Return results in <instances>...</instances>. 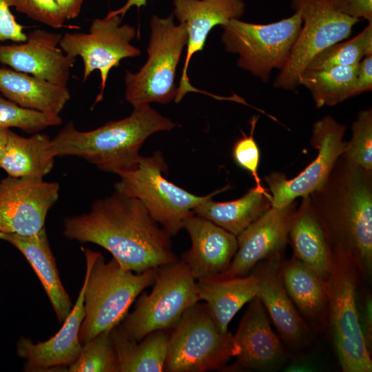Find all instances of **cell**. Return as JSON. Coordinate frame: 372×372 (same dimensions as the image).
<instances>
[{
    "label": "cell",
    "mask_w": 372,
    "mask_h": 372,
    "mask_svg": "<svg viewBox=\"0 0 372 372\" xmlns=\"http://www.w3.org/2000/svg\"><path fill=\"white\" fill-rule=\"evenodd\" d=\"M159 225L138 199L114 191L88 212L65 218L63 233L104 248L123 268L139 273L179 260L172 236Z\"/></svg>",
    "instance_id": "obj_1"
},
{
    "label": "cell",
    "mask_w": 372,
    "mask_h": 372,
    "mask_svg": "<svg viewBox=\"0 0 372 372\" xmlns=\"http://www.w3.org/2000/svg\"><path fill=\"white\" fill-rule=\"evenodd\" d=\"M281 276L287 293L306 322L313 331L323 332L328 318L327 281L294 256L283 260Z\"/></svg>",
    "instance_id": "obj_23"
},
{
    "label": "cell",
    "mask_w": 372,
    "mask_h": 372,
    "mask_svg": "<svg viewBox=\"0 0 372 372\" xmlns=\"http://www.w3.org/2000/svg\"><path fill=\"white\" fill-rule=\"evenodd\" d=\"M292 10L298 12L302 25L285 66L280 70L273 86L294 90L311 59L330 45L347 39L360 19L338 11L332 0H290Z\"/></svg>",
    "instance_id": "obj_11"
},
{
    "label": "cell",
    "mask_w": 372,
    "mask_h": 372,
    "mask_svg": "<svg viewBox=\"0 0 372 372\" xmlns=\"http://www.w3.org/2000/svg\"><path fill=\"white\" fill-rule=\"evenodd\" d=\"M340 12L358 19L372 22V0H332Z\"/></svg>",
    "instance_id": "obj_38"
},
{
    "label": "cell",
    "mask_w": 372,
    "mask_h": 372,
    "mask_svg": "<svg viewBox=\"0 0 372 372\" xmlns=\"http://www.w3.org/2000/svg\"><path fill=\"white\" fill-rule=\"evenodd\" d=\"M9 7L53 28L68 27L56 0H6Z\"/></svg>",
    "instance_id": "obj_35"
},
{
    "label": "cell",
    "mask_w": 372,
    "mask_h": 372,
    "mask_svg": "<svg viewBox=\"0 0 372 372\" xmlns=\"http://www.w3.org/2000/svg\"><path fill=\"white\" fill-rule=\"evenodd\" d=\"M316 369L315 365L305 358H293L291 362L285 366L284 371L311 372Z\"/></svg>",
    "instance_id": "obj_42"
},
{
    "label": "cell",
    "mask_w": 372,
    "mask_h": 372,
    "mask_svg": "<svg viewBox=\"0 0 372 372\" xmlns=\"http://www.w3.org/2000/svg\"><path fill=\"white\" fill-rule=\"evenodd\" d=\"M110 331H103L83 344L77 359L68 366L69 372H118L116 353Z\"/></svg>",
    "instance_id": "obj_32"
},
{
    "label": "cell",
    "mask_w": 372,
    "mask_h": 372,
    "mask_svg": "<svg viewBox=\"0 0 372 372\" xmlns=\"http://www.w3.org/2000/svg\"><path fill=\"white\" fill-rule=\"evenodd\" d=\"M196 289L219 331L226 333L238 311L257 296L259 280L253 272L242 277L211 276L196 280Z\"/></svg>",
    "instance_id": "obj_24"
},
{
    "label": "cell",
    "mask_w": 372,
    "mask_h": 372,
    "mask_svg": "<svg viewBox=\"0 0 372 372\" xmlns=\"http://www.w3.org/2000/svg\"><path fill=\"white\" fill-rule=\"evenodd\" d=\"M0 92L21 107L54 116H60L71 97L67 86L5 67L0 68Z\"/></svg>",
    "instance_id": "obj_25"
},
{
    "label": "cell",
    "mask_w": 372,
    "mask_h": 372,
    "mask_svg": "<svg viewBox=\"0 0 372 372\" xmlns=\"http://www.w3.org/2000/svg\"><path fill=\"white\" fill-rule=\"evenodd\" d=\"M0 240L11 244L25 258L42 285L58 321L63 322L73 305L60 279L45 227L28 236L0 232Z\"/></svg>",
    "instance_id": "obj_22"
},
{
    "label": "cell",
    "mask_w": 372,
    "mask_h": 372,
    "mask_svg": "<svg viewBox=\"0 0 372 372\" xmlns=\"http://www.w3.org/2000/svg\"><path fill=\"white\" fill-rule=\"evenodd\" d=\"M302 25L300 14L267 24L233 19L220 25L227 52L238 55L237 65L266 83L274 69L287 64Z\"/></svg>",
    "instance_id": "obj_10"
},
{
    "label": "cell",
    "mask_w": 372,
    "mask_h": 372,
    "mask_svg": "<svg viewBox=\"0 0 372 372\" xmlns=\"http://www.w3.org/2000/svg\"><path fill=\"white\" fill-rule=\"evenodd\" d=\"M283 260V254L273 256L258 263L251 272L258 278L257 296L280 338L289 348L301 349L311 344L313 334L285 287L281 276Z\"/></svg>",
    "instance_id": "obj_19"
},
{
    "label": "cell",
    "mask_w": 372,
    "mask_h": 372,
    "mask_svg": "<svg viewBox=\"0 0 372 372\" xmlns=\"http://www.w3.org/2000/svg\"><path fill=\"white\" fill-rule=\"evenodd\" d=\"M258 116H253L250 121V134L242 132V136L234 144L232 156L236 163L247 171L255 180V186L265 189L261 184V179L258 173L260 164V150L254 134Z\"/></svg>",
    "instance_id": "obj_36"
},
{
    "label": "cell",
    "mask_w": 372,
    "mask_h": 372,
    "mask_svg": "<svg viewBox=\"0 0 372 372\" xmlns=\"http://www.w3.org/2000/svg\"><path fill=\"white\" fill-rule=\"evenodd\" d=\"M62 34L36 29L19 44H0V64L52 83L67 86L76 59L60 47Z\"/></svg>",
    "instance_id": "obj_17"
},
{
    "label": "cell",
    "mask_w": 372,
    "mask_h": 372,
    "mask_svg": "<svg viewBox=\"0 0 372 372\" xmlns=\"http://www.w3.org/2000/svg\"><path fill=\"white\" fill-rule=\"evenodd\" d=\"M54 158L48 135L37 132L23 137L10 129L0 167L9 176L43 179L52 169Z\"/></svg>",
    "instance_id": "obj_27"
},
{
    "label": "cell",
    "mask_w": 372,
    "mask_h": 372,
    "mask_svg": "<svg viewBox=\"0 0 372 372\" xmlns=\"http://www.w3.org/2000/svg\"><path fill=\"white\" fill-rule=\"evenodd\" d=\"M157 330L136 341L128 338L118 324L110 332L115 349L118 372L165 371L170 333Z\"/></svg>",
    "instance_id": "obj_28"
},
{
    "label": "cell",
    "mask_w": 372,
    "mask_h": 372,
    "mask_svg": "<svg viewBox=\"0 0 372 372\" xmlns=\"http://www.w3.org/2000/svg\"><path fill=\"white\" fill-rule=\"evenodd\" d=\"M25 28L19 23L6 0H0V44L6 41L22 43L26 41Z\"/></svg>",
    "instance_id": "obj_37"
},
{
    "label": "cell",
    "mask_w": 372,
    "mask_h": 372,
    "mask_svg": "<svg viewBox=\"0 0 372 372\" xmlns=\"http://www.w3.org/2000/svg\"><path fill=\"white\" fill-rule=\"evenodd\" d=\"M296 209L295 200L281 208L271 207L252 222L237 236L238 248L228 268L214 276H245L260 262L283 254Z\"/></svg>",
    "instance_id": "obj_15"
},
{
    "label": "cell",
    "mask_w": 372,
    "mask_h": 372,
    "mask_svg": "<svg viewBox=\"0 0 372 372\" xmlns=\"http://www.w3.org/2000/svg\"><path fill=\"white\" fill-rule=\"evenodd\" d=\"M86 258L84 318L79 331L83 344L99 333L110 331L123 320L131 304L153 285L156 268L135 273L100 252L82 248Z\"/></svg>",
    "instance_id": "obj_4"
},
{
    "label": "cell",
    "mask_w": 372,
    "mask_h": 372,
    "mask_svg": "<svg viewBox=\"0 0 372 372\" xmlns=\"http://www.w3.org/2000/svg\"><path fill=\"white\" fill-rule=\"evenodd\" d=\"M371 54L372 22H368V25L355 37L334 43L318 53L305 70H323L356 65L364 57Z\"/></svg>",
    "instance_id": "obj_31"
},
{
    "label": "cell",
    "mask_w": 372,
    "mask_h": 372,
    "mask_svg": "<svg viewBox=\"0 0 372 372\" xmlns=\"http://www.w3.org/2000/svg\"><path fill=\"white\" fill-rule=\"evenodd\" d=\"M122 19L119 15L94 19L88 32H66L60 41V47L68 56L81 58L83 82L94 71H99L100 92L95 103L103 98L110 70L118 67L121 60L141 54V50L131 44L136 37V29L129 24H122Z\"/></svg>",
    "instance_id": "obj_12"
},
{
    "label": "cell",
    "mask_w": 372,
    "mask_h": 372,
    "mask_svg": "<svg viewBox=\"0 0 372 372\" xmlns=\"http://www.w3.org/2000/svg\"><path fill=\"white\" fill-rule=\"evenodd\" d=\"M357 65L305 70L299 84L310 92L317 108L333 106L353 96Z\"/></svg>",
    "instance_id": "obj_30"
},
{
    "label": "cell",
    "mask_w": 372,
    "mask_h": 372,
    "mask_svg": "<svg viewBox=\"0 0 372 372\" xmlns=\"http://www.w3.org/2000/svg\"><path fill=\"white\" fill-rule=\"evenodd\" d=\"M65 20L76 19L81 13L83 0H56Z\"/></svg>",
    "instance_id": "obj_41"
},
{
    "label": "cell",
    "mask_w": 372,
    "mask_h": 372,
    "mask_svg": "<svg viewBox=\"0 0 372 372\" xmlns=\"http://www.w3.org/2000/svg\"><path fill=\"white\" fill-rule=\"evenodd\" d=\"M331 267L327 281V327L344 372H371L372 360L360 324L358 296L359 269L349 255L331 249Z\"/></svg>",
    "instance_id": "obj_5"
},
{
    "label": "cell",
    "mask_w": 372,
    "mask_h": 372,
    "mask_svg": "<svg viewBox=\"0 0 372 372\" xmlns=\"http://www.w3.org/2000/svg\"><path fill=\"white\" fill-rule=\"evenodd\" d=\"M345 132L346 127L331 116L314 123L311 144L318 151L316 158L291 179L278 172L265 176L271 192V207H283L322 187L344 152L347 144L343 140Z\"/></svg>",
    "instance_id": "obj_13"
},
{
    "label": "cell",
    "mask_w": 372,
    "mask_h": 372,
    "mask_svg": "<svg viewBox=\"0 0 372 372\" xmlns=\"http://www.w3.org/2000/svg\"><path fill=\"white\" fill-rule=\"evenodd\" d=\"M172 330L165 371L222 370L238 354L234 335L219 331L205 304L187 309Z\"/></svg>",
    "instance_id": "obj_9"
},
{
    "label": "cell",
    "mask_w": 372,
    "mask_h": 372,
    "mask_svg": "<svg viewBox=\"0 0 372 372\" xmlns=\"http://www.w3.org/2000/svg\"><path fill=\"white\" fill-rule=\"evenodd\" d=\"M183 229L189 234L192 246L180 260L196 280L228 268L238 248L236 236L192 211L184 220Z\"/></svg>",
    "instance_id": "obj_20"
},
{
    "label": "cell",
    "mask_w": 372,
    "mask_h": 372,
    "mask_svg": "<svg viewBox=\"0 0 372 372\" xmlns=\"http://www.w3.org/2000/svg\"><path fill=\"white\" fill-rule=\"evenodd\" d=\"M271 207V196L256 186L236 200L216 202L212 198L201 203L192 212L238 236Z\"/></svg>",
    "instance_id": "obj_29"
},
{
    "label": "cell",
    "mask_w": 372,
    "mask_h": 372,
    "mask_svg": "<svg viewBox=\"0 0 372 372\" xmlns=\"http://www.w3.org/2000/svg\"><path fill=\"white\" fill-rule=\"evenodd\" d=\"M352 136L342 156L348 162L372 170V109L359 112L351 125Z\"/></svg>",
    "instance_id": "obj_34"
},
{
    "label": "cell",
    "mask_w": 372,
    "mask_h": 372,
    "mask_svg": "<svg viewBox=\"0 0 372 372\" xmlns=\"http://www.w3.org/2000/svg\"><path fill=\"white\" fill-rule=\"evenodd\" d=\"M249 303L234 335L238 348L236 362L224 370H277L285 364L292 355L280 338L272 330L267 313L260 298L256 296Z\"/></svg>",
    "instance_id": "obj_16"
},
{
    "label": "cell",
    "mask_w": 372,
    "mask_h": 372,
    "mask_svg": "<svg viewBox=\"0 0 372 372\" xmlns=\"http://www.w3.org/2000/svg\"><path fill=\"white\" fill-rule=\"evenodd\" d=\"M9 130L8 128H0V160L6 148Z\"/></svg>",
    "instance_id": "obj_44"
},
{
    "label": "cell",
    "mask_w": 372,
    "mask_h": 372,
    "mask_svg": "<svg viewBox=\"0 0 372 372\" xmlns=\"http://www.w3.org/2000/svg\"><path fill=\"white\" fill-rule=\"evenodd\" d=\"M62 122L60 116L23 108L0 96V128L16 127L28 134H34L59 125Z\"/></svg>",
    "instance_id": "obj_33"
},
{
    "label": "cell",
    "mask_w": 372,
    "mask_h": 372,
    "mask_svg": "<svg viewBox=\"0 0 372 372\" xmlns=\"http://www.w3.org/2000/svg\"><path fill=\"white\" fill-rule=\"evenodd\" d=\"M372 90V54L364 57L357 65L353 96Z\"/></svg>",
    "instance_id": "obj_40"
},
{
    "label": "cell",
    "mask_w": 372,
    "mask_h": 372,
    "mask_svg": "<svg viewBox=\"0 0 372 372\" xmlns=\"http://www.w3.org/2000/svg\"><path fill=\"white\" fill-rule=\"evenodd\" d=\"M59 185L43 179L8 176L0 182V232L23 236L45 227L59 198Z\"/></svg>",
    "instance_id": "obj_14"
},
{
    "label": "cell",
    "mask_w": 372,
    "mask_h": 372,
    "mask_svg": "<svg viewBox=\"0 0 372 372\" xmlns=\"http://www.w3.org/2000/svg\"><path fill=\"white\" fill-rule=\"evenodd\" d=\"M86 280L79 293L71 312L59 331L46 341L34 343L21 337L17 343V355L25 360V371H47L72 364L79 357L83 344L79 331L84 318L83 298Z\"/></svg>",
    "instance_id": "obj_21"
},
{
    "label": "cell",
    "mask_w": 372,
    "mask_h": 372,
    "mask_svg": "<svg viewBox=\"0 0 372 372\" xmlns=\"http://www.w3.org/2000/svg\"><path fill=\"white\" fill-rule=\"evenodd\" d=\"M330 249L356 263L361 276L372 271V170L342 156L321 187L309 194Z\"/></svg>",
    "instance_id": "obj_2"
},
{
    "label": "cell",
    "mask_w": 372,
    "mask_h": 372,
    "mask_svg": "<svg viewBox=\"0 0 372 372\" xmlns=\"http://www.w3.org/2000/svg\"><path fill=\"white\" fill-rule=\"evenodd\" d=\"M174 17H152L147 61L138 72H125V98L133 107L174 101L176 72L188 35L185 24H175Z\"/></svg>",
    "instance_id": "obj_6"
},
{
    "label": "cell",
    "mask_w": 372,
    "mask_h": 372,
    "mask_svg": "<svg viewBox=\"0 0 372 372\" xmlns=\"http://www.w3.org/2000/svg\"><path fill=\"white\" fill-rule=\"evenodd\" d=\"M175 127L171 119L144 104L134 107L127 117L90 131H80L69 121L51 139V149L55 157H80L102 171L120 175L137 167L139 150L150 135Z\"/></svg>",
    "instance_id": "obj_3"
},
{
    "label": "cell",
    "mask_w": 372,
    "mask_h": 372,
    "mask_svg": "<svg viewBox=\"0 0 372 372\" xmlns=\"http://www.w3.org/2000/svg\"><path fill=\"white\" fill-rule=\"evenodd\" d=\"M154 287L142 293L134 309L118 324L130 338L138 341L157 330H172L185 311L200 300L196 280L180 260L156 268Z\"/></svg>",
    "instance_id": "obj_8"
},
{
    "label": "cell",
    "mask_w": 372,
    "mask_h": 372,
    "mask_svg": "<svg viewBox=\"0 0 372 372\" xmlns=\"http://www.w3.org/2000/svg\"><path fill=\"white\" fill-rule=\"evenodd\" d=\"M358 307L360 324L366 345L372 349V297L369 292L362 293L358 298Z\"/></svg>",
    "instance_id": "obj_39"
},
{
    "label": "cell",
    "mask_w": 372,
    "mask_h": 372,
    "mask_svg": "<svg viewBox=\"0 0 372 372\" xmlns=\"http://www.w3.org/2000/svg\"><path fill=\"white\" fill-rule=\"evenodd\" d=\"M149 0H127L125 3L118 9L115 10L110 11L107 15L114 16L119 15L122 18L124 17L127 12L131 9L133 6H136L137 8H141L147 4V2Z\"/></svg>",
    "instance_id": "obj_43"
},
{
    "label": "cell",
    "mask_w": 372,
    "mask_h": 372,
    "mask_svg": "<svg viewBox=\"0 0 372 372\" xmlns=\"http://www.w3.org/2000/svg\"><path fill=\"white\" fill-rule=\"evenodd\" d=\"M173 4L172 13L179 23L185 24L188 35L186 58L174 101L180 102L188 92L211 96L190 83L187 76L189 61L195 53L203 50L212 28L244 15L245 3L243 0H173Z\"/></svg>",
    "instance_id": "obj_18"
},
{
    "label": "cell",
    "mask_w": 372,
    "mask_h": 372,
    "mask_svg": "<svg viewBox=\"0 0 372 372\" xmlns=\"http://www.w3.org/2000/svg\"><path fill=\"white\" fill-rule=\"evenodd\" d=\"M164 173H167V165L160 151L151 156H141L135 169L118 175L120 180L114 184V190L138 199L171 236L183 229L184 220L194 207L230 188L227 185L199 196L167 180Z\"/></svg>",
    "instance_id": "obj_7"
},
{
    "label": "cell",
    "mask_w": 372,
    "mask_h": 372,
    "mask_svg": "<svg viewBox=\"0 0 372 372\" xmlns=\"http://www.w3.org/2000/svg\"><path fill=\"white\" fill-rule=\"evenodd\" d=\"M288 242L296 258L327 281L331 267V252L309 195L302 197L296 209L289 231Z\"/></svg>",
    "instance_id": "obj_26"
}]
</instances>
